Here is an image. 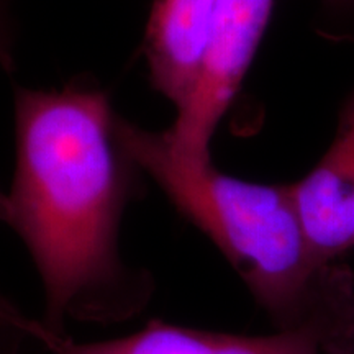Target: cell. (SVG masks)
<instances>
[{"mask_svg":"<svg viewBox=\"0 0 354 354\" xmlns=\"http://www.w3.org/2000/svg\"><path fill=\"white\" fill-rule=\"evenodd\" d=\"M0 66L8 69L12 66L10 33H8L7 0H0Z\"/></svg>","mask_w":354,"mask_h":354,"instance_id":"ba28073f","label":"cell"},{"mask_svg":"<svg viewBox=\"0 0 354 354\" xmlns=\"http://www.w3.org/2000/svg\"><path fill=\"white\" fill-rule=\"evenodd\" d=\"M115 135L136 167L201 230L245 282L277 330L299 331L323 354H354V274L317 253L290 184L223 174L179 156L162 131L117 118Z\"/></svg>","mask_w":354,"mask_h":354,"instance_id":"7a4b0ae2","label":"cell"},{"mask_svg":"<svg viewBox=\"0 0 354 354\" xmlns=\"http://www.w3.org/2000/svg\"><path fill=\"white\" fill-rule=\"evenodd\" d=\"M0 354H24V353L12 351V349H3V348H0Z\"/></svg>","mask_w":354,"mask_h":354,"instance_id":"30bf717a","label":"cell"},{"mask_svg":"<svg viewBox=\"0 0 354 354\" xmlns=\"http://www.w3.org/2000/svg\"><path fill=\"white\" fill-rule=\"evenodd\" d=\"M15 136L6 225L41 277L43 325L68 338V320L112 325L140 315L153 276L128 266L118 246L140 169L118 145L107 95L76 86L19 88Z\"/></svg>","mask_w":354,"mask_h":354,"instance_id":"6da1fadb","label":"cell"},{"mask_svg":"<svg viewBox=\"0 0 354 354\" xmlns=\"http://www.w3.org/2000/svg\"><path fill=\"white\" fill-rule=\"evenodd\" d=\"M325 3H328L331 7H346L354 3V0H323Z\"/></svg>","mask_w":354,"mask_h":354,"instance_id":"9c48e42d","label":"cell"},{"mask_svg":"<svg viewBox=\"0 0 354 354\" xmlns=\"http://www.w3.org/2000/svg\"><path fill=\"white\" fill-rule=\"evenodd\" d=\"M8 215L7 194L0 190V221L6 223ZM61 342L41 320L28 317L7 295L0 292V348L30 354V348L51 353Z\"/></svg>","mask_w":354,"mask_h":354,"instance_id":"52a82bcc","label":"cell"},{"mask_svg":"<svg viewBox=\"0 0 354 354\" xmlns=\"http://www.w3.org/2000/svg\"><path fill=\"white\" fill-rule=\"evenodd\" d=\"M51 354H323L308 335L277 330L272 335L221 333L149 320L136 333L77 343L69 336Z\"/></svg>","mask_w":354,"mask_h":354,"instance_id":"8992f818","label":"cell"},{"mask_svg":"<svg viewBox=\"0 0 354 354\" xmlns=\"http://www.w3.org/2000/svg\"><path fill=\"white\" fill-rule=\"evenodd\" d=\"M290 192L322 258L339 261L354 250V91L343 102L328 149Z\"/></svg>","mask_w":354,"mask_h":354,"instance_id":"277c9868","label":"cell"},{"mask_svg":"<svg viewBox=\"0 0 354 354\" xmlns=\"http://www.w3.org/2000/svg\"><path fill=\"white\" fill-rule=\"evenodd\" d=\"M274 6L276 0H220L192 91L162 131L179 156L212 161V138L253 63Z\"/></svg>","mask_w":354,"mask_h":354,"instance_id":"3957f363","label":"cell"},{"mask_svg":"<svg viewBox=\"0 0 354 354\" xmlns=\"http://www.w3.org/2000/svg\"><path fill=\"white\" fill-rule=\"evenodd\" d=\"M220 0H154L145 53L154 88L183 107L196 82Z\"/></svg>","mask_w":354,"mask_h":354,"instance_id":"5b68a950","label":"cell"}]
</instances>
